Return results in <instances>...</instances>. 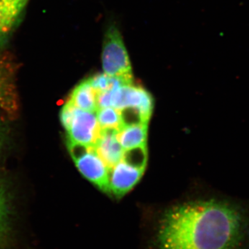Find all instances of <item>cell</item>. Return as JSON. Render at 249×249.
<instances>
[{
  "label": "cell",
  "instance_id": "obj_1",
  "mask_svg": "<svg viewBox=\"0 0 249 249\" xmlns=\"http://www.w3.org/2000/svg\"><path fill=\"white\" fill-rule=\"evenodd\" d=\"M160 249H249V204L205 195L173 206L160 219Z\"/></svg>",
  "mask_w": 249,
  "mask_h": 249
},
{
  "label": "cell",
  "instance_id": "obj_2",
  "mask_svg": "<svg viewBox=\"0 0 249 249\" xmlns=\"http://www.w3.org/2000/svg\"><path fill=\"white\" fill-rule=\"evenodd\" d=\"M101 59L104 73L127 85L133 84L130 59L122 34L115 24H110L105 33Z\"/></svg>",
  "mask_w": 249,
  "mask_h": 249
},
{
  "label": "cell",
  "instance_id": "obj_3",
  "mask_svg": "<svg viewBox=\"0 0 249 249\" xmlns=\"http://www.w3.org/2000/svg\"><path fill=\"white\" fill-rule=\"evenodd\" d=\"M67 146L80 173L106 194L110 196L109 170L94 147L67 140Z\"/></svg>",
  "mask_w": 249,
  "mask_h": 249
},
{
  "label": "cell",
  "instance_id": "obj_4",
  "mask_svg": "<svg viewBox=\"0 0 249 249\" xmlns=\"http://www.w3.org/2000/svg\"><path fill=\"white\" fill-rule=\"evenodd\" d=\"M18 65L11 54L0 52V109L16 116L19 109L17 89Z\"/></svg>",
  "mask_w": 249,
  "mask_h": 249
},
{
  "label": "cell",
  "instance_id": "obj_5",
  "mask_svg": "<svg viewBox=\"0 0 249 249\" xmlns=\"http://www.w3.org/2000/svg\"><path fill=\"white\" fill-rule=\"evenodd\" d=\"M109 90L112 95V107L118 110L135 108L141 113L145 122L148 124L154 108L153 98L148 91L133 84L112 88Z\"/></svg>",
  "mask_w": 249,
  "mask_h": 249
},
{
  "label": "cell",
  "instance_id": "obj_6",
  "mask_svg": "<svg viewBox=\"0 0 249 249\" xmlns=\"http://www.w3.org/2000/svg\"><path fill=\"white\" fill-rule=\"evenodd\" d=\"M101 127L94 112L76 107L67 132V140L95 147L101 134Z\"/></svg>",
  "mask_w": 249,
  "mask_h": 249
},
{
  "label": "cell",
  "instance_id": "obj_7",
  "mask_svg": "<svg viewBox=\"0 0 249 249\" xmlns=\"http://www.w3.org/2000/svg\"><path fill=\"white\" fill-rule=\"evenodd\" d=\"M144 170L131 166L124 160L109 170V186L110 196L117 199L123 197L139 182Z\"/></svg>",
  "mask_w": 249,
  "mask_h": 249
},
{
  "label": "cell",
  "instance_id": "obj_8",
  "mask_svg": "<svg viewBox=\"0 0 249 249\" xmlns=\"http://www.w3.org/2000/svg\"><path fill=\"white\" fill-rule=\"evenodd\" d=\"M117 132L116 129H102L94 147L98 156L109 168L119 163L124 157V150L118 140Z\"/></svg>",
  "mask_w": 249,
  "mask_h": 249
},
{
  "label": "cell",
  "instance_id": "obj_9",
  "mask_svg": "<svg viewBox=\"0 0 249 249\" xmlns=\"http://www.w3.org/2000/svg\"><path fill=\"white\" fill-rule=\"evenodd\" d=\"M29 0H0V40L11 32Z\"/></svg>",
  "mask_w": 249,
  "mask_h": 249
},
{
  "label": "cell",
  "instance_id": "obj_10",
  "mask_svg": "<svg viewBox=\"0 0 249 249\" xmlns=\"http://www.w3.org/2000/svg\"><path fill=\"white\" fill-rule=\"evenodd\" d=\"M97 97V91L93 89L88 78L77 85L68 101L80 109L95 112L98 109Z\"/></svg>",
  "mask_w": 249,
  "mask_h": 249
},
{
  "label": "cell",
  "instance_id": "obj_11",
  "mask_svg": "<svg viewBox=\"0 0 249 249\" xmlns=\"http://www.w3.org/2000/svg\"><path fill=\"white\" fill-rule=\"evenodd\" d=\"M148 124L124 126L117 132V138L124 150L147 145Z\"/></svg>",
  "mask_w": 249,
  "mask_h": 249
},
{
  "label": "cell",
  "instance_id": "obj_12",
  "mask_svg": "<svg viewBox=\"0 0 249 249\" xmlns=\"http://www.w3.org/2000/svg\"><path fill=\"white\" fill-rule=\"evenodd\" d=\"M11 231V209L7 190L0 179V247L4 246Z\"/></svg>",
  "mask_w": 249,
  "mask_h": 249
},
{
  "label": "cell",
  "instance_id": "obj_13",
  "mask_svg": "<svg viewBox=\"0 0 249 249\" xmlns=\"http://www.w3.org/2000/svg\"><path fill=\"white\" fill-rule=\"evenodd\" d=\"M96 116L101 129H110L119 131L124 127L120 111L115 108H98L96 111Z\"/></svg>",
  "mask_w": 249,
  "mask_h": 249
},
{
  "label": "cell",
  "instance_id": "obj_14",
  "mask_svg": "<svg viewBox=\"0 0 249 249\" xmlns=\"http://www.w3.org/2000/svg\"><path fill=\"white\" fill-rule=\"evenodd\" d=\"M123 160L134 168L145 170L147 160V145L124 150Z\"/></svg>",
  "mask_w": 249,
  "mask_h": 249
},
{
  "label": "cell",
  "instance_id": "obj_15",
  "mask_svg": "<svg viewBox=\"0 0 249 249\" xmlns=\"http://www.w3.org/2000/svg\"><path fill=\"white\" fill-rule=\"evenodd\" d=\"M90 84L98 93L108 91L111 89V77L106 73H98L88 78Z\"/></svg>",
  "mask_w": 249,
  "mask_h": 249
},
{
  "label": "cell",
  "instance_id": "obj_16",
  "mask_svg": "<svg viewBox=\"0 0 249 249\" xmlns=\"http://www.w3.org/2000/svg\"><path fill=\"white\" fill-rule=\"evenodd\" d=\"M76 108V106H73L68 101L62 108L61 111H60V121H61L62 126L66 130L70 127L71 121L73 120Z\"/></svg>",
  "mask_w": 249,
  "mask_h": 249
},
{
  "label": "cell",
  "instance_id": "obj_17",
  "mask_svg": "<svg viewBox=\"0 0 249 249\" xmlns=\"http://www.w3.org/2000/svg\"><path fill=\"white\" fill-rule=\"evenodd\" d=\"M5 142H6V131H5L4 124L0 121V153L4 148Z\"/></svg>",
  "mask_w": 249,
  "mask_h": 249
}]
</instances>
